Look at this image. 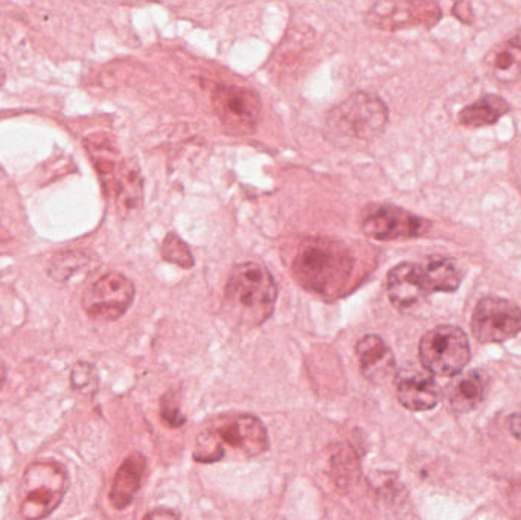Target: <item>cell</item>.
<instances>
[{
    "label": "cell",
    "instance_id": "5bb4252c",
    "mask_svg": "<svg viewBox=\"0 0 521 520\" xmlns=\"http://www.w3.org/2000/svg\"><path fill=\"white\" fill-rule=\"evenodd\" d=\"M358 362L365 379L372 383H383L395 374L394 353L389 345L377 336V334H366L357 344Z\"/></svg>",
    "mask_w": 521,
    "mask_h": 520
},
{
    "label": "cell",
    "instance_id": "7c38bea8",
    "mask_svg": "<svg viewBox=\"0 0 521 520\" xmlns=\"http://www.w3.org/2000/svg\"><path fill=\"white\" fill-rule=\"evenodd\" d=\"M432 223L398 206L371 205L362 216V231L374 240L390 241L426 235Z\"/></svg>",
    "mask_w": 521,
    "mask_h": 520
},
{
    "label": "cell",
    "instance_id": "ffe728a7",
    "mask_svg": "<svg viewBox=\"0 0 521 520\" xmlns=\"http://www.w3.org/2000/svg\"><path fill=\"white\" fill-rule=\"evenodd\" d=\"M86 260V254H83V252H63V254L55 255L51 266H49V275L54 280L64 283L74 273L83 270V267L86 266Z\"/></svg>",
    "mask_w": 521,
    "mask_h": 520
},
{
    "label": "cell",
    "instance_id": "ac0fdd59",
    "mask_svg": "<svg viewBox=\"0 0 521 520\" xmlns=\"http://www.w3.org/2000/svg\"><path fill=\"white\" fill-rule=\"evenodd\" d=\"M486 66L491 74L502 81L512 83L521 77V42L518 37L502 43L486 57Z\"/></svg>",
    "mask_w": 521,
    "mask_h": 520
},
{
    "label": "cell",
    "instance_id": "44dd1931",
    "mask_svg": "<svg viewBox=\"0 0 521 520\" xmlns=\"http://www.w3.org/2000/svg\"><path fill=\"white\" fill-rule=\"evenodd\" d=\"M162 258L183 269L194 266V258L188 246L176 234H168L162 243Z\"/></svg>",
    "mask_w": 521,
    "mask_h": 520
},
{
    "label": "cell",
    "instance_id": "9a60e30c",
    "mask_svg": "<svg viewBox=\"0 0 521 520\" xmlns=\"http://www.w3.org/2000/svg\"><path fill=\"white\" fill-rule=\"evenodd\" d=\"M144 472L145 458L139 452H133L119 467L110 490V502L116 510H124L135 501Z\"/></svg>",
    "mask_w": 521,
    "mask_h": 520
},
{
    "label": "cell",
    "instance_id": "ba28073f",
    "mask_svg": "<svg viewBox=\"0 0 521 520\" xmlns=\"http://www.w3.org/2000/svg\"><path fill=\"white\" fill-rule=\"evenodd\" d=\"M419 359L424 370L439 377L458 376L471 359V348L464 330L439 325L422 336Z\"/></svg>",
    "mask_w": 521,
    "mask_h": 520
},
{
    "label": "cell",
    "instance_id": "3957f363",
    "mask_svg": "<svg viewBox=\"0 0 521 520\" xmlns=\"http://www.w3.org/2000/svg\"><path fill=\"white\" fill-rule=\"evenodd\" d=\"M462 273L451 258L430 255L416 263H401L387 275V295L398 310H410L436 292H456Z\"/></svg>",
    "mask_w": 521,
    "mask_h": 520
},
{
    "label": "cell",
    "instance_id": "4fadbf2b",
    "mask_svg": "<svg viewBox=\"0 0 521 520\" xmlns=\"http://www.w3.org/2000/svg\"><path fill=\"white\" fill-rule=\"evenodd\" d=\"M395 391L401 405L410 411H429L441 399V391L432 374L415 365L404 366L398 371Z\"/></svg>",
    "mask_w": 521,
    "mask_h": 520
},
{
    "label": "cell",
    "instance_id": "277c9868",
    "mask_svg": "<svg viewBox=\"0 0 521 520\" xmlns=\"http://www.w3.org/2000/svg\"><path fill=\"white\" fill-rule=\"evenodd\" d=\"M269 446L266 427L258 418L247 414L224 415L199 435L194 458L200 463H215L226 455V449L253 458L267 452Z\"/></svg>",
    "mask_w": 521,
    "mask_h": 520
},
{
    "label": "cell",
    "instance_id": "2e32d148",
    "mask_svg": "<svg viewBox=\"0 0 521 520\" xmlns=\"http://www.w3.org/2000/svg\"><path fill=\"white\" fill-rule=\"evenodd\" d=\"M486 379L479 371L462 374L448 385L445 392L448 408L456 414L474 411L485 399Z\"/></svg>",
    "mask_w": 521,
    "mask_h": 520
},
{
    "label": "cell",
    "instance_id": "8fae6325",
    "mask_svg": "<svg viewBox=\"0 0 521 520\" xmlns=\"http://www.w3.org/2000/svg\"><path fill=\"white\" fill-rule=\"evenodd\" d=\"M212 107L227 132L250 135L258 127L261 101L253 90L220 84L212 90Z\"/></svg>",
    "mask_w": 521,
    "mask_h": 520
},
{
    "label": "cell",
    "instance_id": "7a4b0ae2",
    "mask_svg": "<svg viewBox=\"0 0 521 520\" xmlns=\"http://www.w3.org/2000/svg\"><path fill=\"white\" fill-rule=\"evenodd\" d=\"M278 287L272 273L258 263L238 264L224 287V312L241 327L263 325L275 312Z\"/></svg>",
    "mask_w": 521,
    "mask_h": 520
},
{
    "label": "cell",
    "instance_id": "d4e9b609",
    "mask_svg": "<svg viewBox=\"0 0 521 520\" xmlns=\"http://www.w3.org/2000/svg\"><path fill=\"white\" fill-rule=\"evenodd\" d=\"M511 431L515 437L520 438L521 440V412L520 414H515L514 417L511 418Z\"/></svg>",
    "mask_w": 521,
    "mask_h": 520
},
{
    "label": "cell",
    "instance_id": "9c48e42d",
    "mask_svg": "<svg viewBox=\"0 0 521 520\" xmlns=\"http://www.w3.org/2000/svg\"><path fill=\"white\" fill-rule=\"evenodd\" d=\"M471 330L480 344H503L521 331V309L514 301L485 296L477 302Z\"/></svg>",
    "mask_w": 521,
    "mask_h": 520
},
{
    "label": "cell",
    "instance_id": "7402d4cb",
    "mask_svg": "<svg viewBox=\"0 0 521 520\" xmlns=\"http://www.w3.org/2000/svg\"><path fill=\"white\" fill-rule=\"evenodd\" d=\"M160 415H162V420H164L165 423L173 427L185 423V418L182 417L179 406H177L176 397H171L170 394L165 395L164 399H162V411H160Z\"/></svg>",
    "mask_w": 521,
    "mask_h": 520
},
{
    "label": "cell",
    "instance_id": "5b68a950",
    "mask_svg": "<svg viewBox=\"0 0 521 520\" xmlns=\"http://www.w3.org/2000/svg\"><path fill=\"white\" fill-rule=\"evenodd\" d=\"M389 121L386 104L375 95L358 92L331 109L325 133L334 144L358 147L377 139Z\"/></svg>",
    "mask_w": 521,
    "mask_h": 520
},
{
    "label": "cell",
    "instance_id": "d6986e66",
    "mask_svg": "<svg viewBox=\"0 0 521 520\" xmlns=\"http://www.w3.org/2000/svg\"><path fill=\"white\" fill-rule=\"evenodd\" d=\"M509 110H511V104L505 98L499 97V95H485L476 103L461 110L459 122L462 126L474 127V129L493 126L506 113H509Z\"/></svg>",
    "mask_w": 521,
    "mask_h": 520
},
{
    "label": "cell",
    "instance_id": "30bf717a",
    "mask_svg": "<svg viewBox=\"0 0 521 520\" xmlns=\"http://www.w3.org/2000/svg\"><path fill=\"white\" fill-rule=\"evenodd\" d=\"M136 287L119 272H109L84 292L83 309L89 318L101 322L118 321L135 301Z\"/></svg>",
    "mask_w": 521,
    "mask_h": 520
},
{
    "label": "cell",
    "instance_id": "603a6c76",
    "mask_svg": "<svg viewBox=\"0 0 521 520\" xmlns=\"http://www.w3.org/2000/svg\"><path fill=\"white\" fill-rule=\"evenodd\" d=\"M92 376L93 371L90 370V366L80 365V368L77 366V368L74 370V373H72V385H74V388L84 391L87 386H93L90 385V383H92Z\"/></svg>",
    "mask_w": 521,
    "mask_h": 520
},
{
    "label": "cell",
    "instance_id": "e0dca14e",
    "mask_svg": "<svg viewBox=\"0 0 521 520\" xmlns=\"http://www.w3.org/2000/svg\"><path fill=\"white\" fill-rule=\"evenodd\" d=\"M415 4H403V11H400L398 4L386 5L378 4L369 11V22L372 26H380V28H398L403 25H421V23H427V25H433L436 20L441 17V11L436 5H432L429 10L426 11H410L413 10ZM426 7V5H424ZM422 7V8H424Z\"/></svg>",
    "mask_w": 521,
    "mask_h": 520
},
{
    "label": "cell",
    "instance_id": "8992f818",
    "mask_svg": "<svg viewBox=\"0 0 521 520\" xmlns=\"http://www.w3.org/2000/svg\"><path fill=\"white\" fill-rule=\"evenodd\" d=\"M87 151L119 212L130 214L142 206V177L138 168L125 161L119 151L100 136L86 139Z\"/></svg>",
    "mask_w": 521,
    "mask_h": 520
},
{
    "label": "cell",
    "instance_id": "484cf974",
    "mask_svg": "<svg viewBox=\"0 0 521 520\" xmlns=\"http://www.w3.org/2000/svg\"><path fill=\"white\" fill-rule=\"evenodd\" d=\"M5 382H7V370H5V366L0 363V391L4 388Z\"/></svg>",
    "mask_w": 521,
    "mask_h": 520
},
{
    "label": "cell",
    "instance_id": "6da1fadb",
    "mask_svg": "<svg viewBox=\"0 0 521 520\" xmlns=\"http://www.w3.org/2000/svg\"><path fill=\"white\" fill-rule=\"evenodd\" d=\"M354 270V258L345 244L331 238H305L291 261V272L304 289L336 296L345 289Z\"/></svg>",
    "mask_w": 521,
    "mask_h": 520
},
{
    "label": "cell",
    "instance_id": "cb8c5ba5",
    "mask_svg": "<svg viewBox=\"0 0 521 520\" xmlns=\"http://www.w3.org/2000/svg\"><path fill=\"white\" fill-rule=\"evenodd\" d=\"M144 520H180L174 511L165 510V508H157V510L151 511Z\"/></svg>",
    "mask_w": 521,
    "mask_h": 520
},
{
    "label": "cell",
    "instance_id": "4316f807",
    "mask_svg": "<svg viewBox=\"0 0 521 520\" xmlns=\"http://www.w3.org/2000/svg\"><path fill=\"white\" fill-rule=\"evenodd\" d=\"M517 37H518V39H520V42H521V36H517Z\"/></svg>",
    "mask_w": 521,
    "mask_h": 520
},
{
    "label": "cell",
    "instance_id": "52a82bcc",
    "mask_svg": "<svg viewBox=\"0 0 521 520\" xmlns=\"http://www.w3.org/2000/svg\"><path fill=\"white\" fill-rule=\"evenodd\" d=\"M69 476L57 463H36L23 473L19 487V513L25 520L51 516L68 493Z\"/></svg>",
    "mask_w": 521,
    "mask_h": 520
}]
</instances>
